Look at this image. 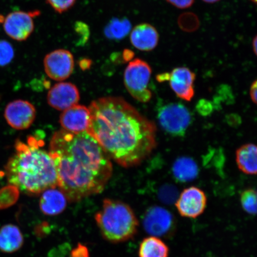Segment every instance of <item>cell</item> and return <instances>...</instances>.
I'll return each mask as SVG.
<instances>
[{"mask_svg": "<svg viewBox=\"0 0 257 257\" xmlns=\"http://www.w3.org/2000/svg\"><path fill=\"white\" fill-rule=\"evenodd\" d=\"M86 132L109 158L125 168L140 165L157 146V127L123 98L106 96L91 102Z\"/></svg>", "mask_w": 257, "mask_h": 257, "instance_id": "obj_1", "label": "cell"}, {"mask_svg": "<svg viewBox=\"0 0 257 257\" xmlns=\"http://www.w3.org/2000/svg\"><path fill=\"white\" fill-rule=\"evenodd\" d=\"M48 153L56 166L57 187L70 202L101 193L111 177V159L86 131L56 132Z\"/></svg>", "mask_w": 257, "mask_h": 257, "instance_id": "obj_2", "label": "cell"}, {"mask_svg": "<svg viewBox=\"0 0 257 257\" xmlns=\"http://www.w3.org/2000/svg\"><path fill=\"white\" fill-rule=\"evenodd\" d=\"M43 145L33 137L28 138L27 143L18 140L15 153L5 166L9 184L28 195L57 187L56 166L49 153L42 149Z\"/></svg>", "mask_w": 257, "mask_h": 257, "instance_id": "obj_3", "label": "cell"}, {"mask_svg": "<svg viewBox=\"0 0 257 257\" xmlns=\"http://www.w3.org/2000/svg\"><path fill=\"white\" fill-rule=\"evenodd\" d=\"M104 238L111 243H121L133 239L139 222L133 209L124 202L105 199L101 210L95 216Z\"/></svg>", "mask_w": 257, "mask_h": 257, "instance_id": "obj_4", "label": "cell"}, {"mask_svg": "<svg viewBox=\"0 0 257 257\" xmlns=\"http://www.w3.org/2000/svg\"><path fill=\"white\" fill-rule=\"evenodd\" d=\"M152 70L145 61L136 59L128 63L124 73L125 87L133 97L141 102H149L152 93L148 88Z\"/></svg>", "mask_w": 257, "mask_h": 257, "instance_id": "obj_5", "label": "cell"}, {"mask_svg": "<svg viewBox=\"0 0 257 257\" xmlns=\"http://www.w3.org/2000/svg\"><path fill=\"white\" fill-rule=\"evenodd\" d=\"M157 117L161 127L167 133L182 137L191 123L192 115L188 108L179 102H170L159 108Z\"/></svg>", "mask_w": 257, "mask_h": 257, "instance_id": "obj_6", "label": "cell"}, {"mask_svg": "<svg viewBox=\"0 0 257 257\" xmlns=\"http://www.w3.org/2000/svg\"><path fill=\"white\" fill-rule=\"evenodd\" d=\"M143 223L147 233L159 238L171 236L176 228L173 215L166 208L159 206L148 209L144 215Z\"/></svg>", "mask_w": 257, "mask_h": 257, "instance_id": "obj_7", "label": "cell"}, {"mask_svg": "<svg viewBox=\"0 0 257 257\" xmlns=\"http://www.w3.org/2000/svg\"><path fill=\"white\" fill-rule=\"evenodd\" d=\"M39 15V11L13 12L3 19V28L12 39L27 40L34 31V18Z\"/></svg>", "mask_w": 257, "mask_h": 257, "instance_id": "obj_8", "label": "cell"}, {"mask_svg": "<svg viewBox=\"0 0 257 257\" xmlns=\"http://www.w3.org/2000/svg\"><path fill=\"white\" fill-rule=\"evenodd\" d=\"M45 72L56 81L68 79L73 73L75 61L70 51L58 49L47 54L44 59Z\"/></svg>", "mask_w": 257, "mask_h": 257, "instance_id": "obj_9", "label": "cell"}, {"mask_svg": "<svg viewBox=\"0 0 257 257\" xmlns=\"http://www.w3.org/2000/svg\"><path fill=\"white\" fill-rule=\"evenodd\" d=\"M207 203V196L200 188L191 186L185 189L175 202L182 217L195 218L204 213Z\"/></svg>", "mask_w": 257, "mask_h": 257, "instance_id": "obj_10", "label": "cell"}, {"mask_svg": "<svg viewBox=\"0 0 257 257\" xmlns=\"http://www.w3.org/2000/svg\"><path fill=\"white\" fill-rule=\"evenodd\" d=\"M5 117L12 128L25 130L34 123L36 117V110L31 102L18 99L10 102L6 106Z\"/></svg>", "mask_w": 257, "mask_h": 257, "instance_id": "obj_11", "label": "cell"}, {"mask_svg": "<svg viewBox=\"0 0 257 257\" xmlns=\"http://www.w3.org/2000/svg\"><path fill=\"white\" fill-rule=\"evenodd\" d=\"M195 75L187 67H177L171 73H166V81L179 98L190 101L194 97Z\"/></svg>", "mask_w": 257, "mask_h": 257, "instance_id": "obj_12", "label": "cell"}, {"mask_svg": "<svg viewBox=\"0 0 257 257\" xmlns=\"http://www.w3.org/2000/svg\"><path fill=\"white\" fill-rule=\"evenodd\" d=\"M80 94L76 85L70 82L54 85L48 93V103L57 110L64 111L78 104Z\"/></svg>", "mask_w": 257, "mask_h": 257, "instance_id": "obj_13", "label": "cell"}, {"mask_svg": "<svg viewBox=\"0 0 257 257\" xmlns=\"http://www.w3.org/2000/svg\"><path fill=\"white\" fill-rule=\"evenodd\" d=\"M89 118V108L77 104L63 111L60 115V123L63 130L79 134L87 130Z\"/></svg>", "mask_w": 257, "mask_h": 257, "instance_id": "obj_14", "label": "cell"}, {"mask_svg": "<svg viewBox=\"0 0 257 257\" xmlns=\"http://www.w3.org/2000/svg\"><path fill=\"white\" fill-rule=\"evenodd\" d=\"M131 44L141 51H149L158 44L159 35L152 25L142 24L136 26L132 31L130 36Z\"/></svg>", "mask_w": 257, "mask_h": 257, "instance_id": "obj_15", "label": "cell"}, {"mask_svg": "<svg viewBox=\"0 0 257 257\" xmlns=\"http://www.w3.org/2000/svg\"><path fill=\"white\" fill-rule=\"evenodd\" d=\"M67 201L66 195L59 188L48 189L42 192L39 203L40 210L47 216H56L65 210Z\"/></svg>", "mask_w": 257, "mask_h": 257, "instance_id": "obj_16", "label": "cell"}, {"mask_svg": "<svg viewBox=\"0 0 257 257\" xmlns=\"http://www.w3.org/2000/svg\"><path fill=\"white\" fill-rule=\"evenodd\" d=\"M24 243V237L19 228L13 224H8L0 229V250L13 253L20 249Z\"/></svg>", "mask_w": 257, "mask_h": 257, "instance_id": "obj_17", "label": "cell"}, {"mask_svg": "<svg viewBox=\"0 0 257 257\" xmlns=\"http://www.w3.org/2000/svg\"><path fill=\"white\" fill-rule=\"evenodd\" d=\"M257 148L247 144L236 150V162L238 168L246 175H255L257 171Z\"/></svg>", "mask_w": 257, "mask_h": 257, "instance_id": "obj_18", "label": "cell"}, {"mask_svg": "<svg viewBox=\"0 0 257 257\" xmlns=\"http://www.w3.org/2000/svg\"><path fill=\"white\" fill-rule=\"evenodd\" d=\"M172 173L177 181L186 183L197 178L199 169L197 163L190 157L177 159L172 167Z\"/></svg>", "mask_w": 257, "mask_h": 257, "instance_id": "obj_19", "label": "cell"}, {"mask_svg": "<svg viewBox=\"0 0 257 257\" xmlns=\"http://www.w3.org/2000/svg\"><path fill=\"white\" fill-rule=\"evenodd\" d=\"M138 254L139 257H169V249L159 237L150 236L141 243Z\"/></svg>", "mask_w": 257, "mask_h": 257, "instance_id": "obj_20", "label": "cell"}, {"mask_svg": "<svg viewBox=\"0 0 257 257\" xmlns=\"http://www.w3.org/2000/svg\"><path fill=\"white\" fill-rule=\"evenodd\" d=\"M132 25L127 19L115 18L106 26L104 30L105 37L112 40L123 39L130 33Z\"/></svg>", "mask_w": 257, "mask_h": 257, "instance_id": "obj_21", "label": "cell"}, {"mask_svg": "<svg viewBox=\"0 0 257 257\" xmlns=\"http://www.w3.org/2000/svg\"><path fill=\"white\" fill-rule=\"evenodd\" d=\"M240 203L243 210L250 215L256 213V192L255 189H248L240 195Z\"/></svg>", "mask_w": 257, "mask_h": 257, "instance_id": "obj_22", "label": "cell"}, {"mask_svg": "<svg viewBox=\"0 0 257 257\" xmlns=\"http://www.w3.org/2000/svg\"><path fill=\"white\" fill-rule=\"evenodd\" d=\"M19 189L14 185H9L0 190V208L14 205L19 198Z\"/></svg>", "mask_w": 257, "mask_h": 257, "instance_id": "obj_23", "label": "cell"}, {"mask_svg": "<svg viewBox=\"0 0 257 257\" xmlns=\"http://www.w3.org/2000/svg\"><path fill=\"white\" fill-rule=\"evenodd\" d=\"M158 197L160 200L166 204L175 203L179 197L178 189L175 186L166 184L159 189Z\"/></svg>", "mask_w": 257, "mask_h": 257, "instance_id": "obj_24", "label": "cell"}, {"mask_svg": "<svg viewBox=\"0 0 257 257\" xmlns=\"http://www.w3.org/2000/svg\"><path fill=\"white\" fill-rule=\"evenodd\" d=\"M15 57L14 47L8 41H0V66L8 65Z\"/></svg>", "mask_w": 257, "mask_h": 257, "instance_id": "obj_25", "label": "cell"}, {"mask_svg": "<svg viewBox=\"0 0 257 257\" xmlns=\"http://www.w3.org/2000/svg\"><path fill=\"white\" fill-rule=\"evenodd\" d=\"M77 0H46L54 11L58 14H62L68 11L75 5Z\"/></svg>", "mask_w": 257, "mask_h": 257, "instance_id": "obj_26", "label": "cell"}, {"mask_svg": "<svg viewBox=\"0 0 257 257\" xmlns=\"http://www.w3.org/2000/svg\"><path fill=\"white\" fill-rule=\"evenodd\" d=\"M76 34L79 37L80 43H85L89 39L90 35L89 29L87 26L82 22H76L75 26Z\"/></svg>", "mask_w": 257, "mask_h": 257, "instance_id": "obj_27", "label": "cell"}, {"mask_svg": "<svg viewBox=\"0 0 257 257\" xmlns=\"http://www.w3.org/2000/svg\"><path fill=\"white\" fill-rule=\"evenodd\" d=\"M70 257H89V250L85 245L79 243L72 250Z\"/></svg>", "mask_w": 257, "mask_h": 257, "instance_id": "obj_28", "label": "cell"}, {"mask_svg": "<svg viewBox=\"0 0 257 257\" xmlns=\"http://www.w3.org/2000/svg\"><path fill=\"white\" fill-rule=\"evenodd\" d=\"M166 1L179 9L190 8L194 2V0H166Z\"/></svg>", "mask_w": 257, "mask_h": 257, "instance_id": "obj_29", "label": "cell"}, {"mask_svg": "<svg viewBox=\"0 0 257 257\" xmlns=\"http://www.w3.org/2000/svg\"><path fill=\"white\" fill-rule=\"evenodd\" d=\"M249 94L250 99H251L253 103L256 104L257 102V81L256 80L253 81L251 86H250Z\"/></svg>", "mask_w": 257, "mask_h": 257, "instance_id": "obj_30", "label": "cell"}, {"mask_svg": "<svg viewBox=\"0 0 257 257\" xmlns=\"http://www.w3.org/2000/svg\"><path fill=\"white\" fill-rule=\"evenodd\" d=\"M134 54L133 51L130 50H125L123 52V57L124 60L128 61L131 60L134 57Z\"/></svg>", "mask_w": 257, "mask_h": 257, "instance_id": "obj_31", "label": "cell"}, {"mask_svg": "<svg viewBox=\"0 0 257 257\" xmlns=\"http://www.w3.org/2000/svg\"><path fill=\"white\" fill-rule=\"evenodd\" d=\"M91 60L87 59H83L80 61V66L82 68L87 69V67L91 65Z\"/></svg>", "mask_w": 257, "mask_h": 257, "instance_id": "obj_32", "label": "cell"}, {"mask_svg": "<svg viewBox=\"0 0 257 257\" xmlns=\"http://www.w3.org/2000/svg\"><path fill=\"white\" fill-rule=\"evenodd\" d=\"M257 38H256V37H255L254 38H253V42H252V46H253V51H254V53L255 54H256V48H257V47H256V44H257Z\"/></svg>", "mask_w": 257, "mask_h": 257, "instance_id": "obj_33", "label": "cell"}, {"mask_svg": "<svg viewBox=\"0 0 257 257\" xmlns=\"http://www.w3.org/2000/svg\"><path fill=\"white\" fill-rule=\"evenodd\" d=\"M202 1L208 3H214L220 1V0H202Z\"/></svg>", "mask_w": 257, "mask_h": 257, "instance_id": "obj_34", "label": "cell"}, {"mask_svg": "<svg viewBox=\"0 0 257 257\" xmlns=\"http://www.w3.org/2000/svg\"><path fill=\"white\" fill-rule=\"evenodd\" d=\"M3 19H4V17L2 15H0V23H2Z\"/></svg>", "mask_w": 257, "mask_h": 257, "instance_id": "obj_35", "label": "cell"}, {"mask_svg": "<svg viewBox=\"0 0 257 257\" xmlns=\"http://www.w3.org/2000/svg\"><path fill=\"white\" fill-rule=\"evenodd\" d=\"M250 1L253 2V3H256V0H250Z\"/></svg>", "mask_w": 257, "mask_h": 257, "instance_id": "obj_36", "label": "cell"}]
</instances>
